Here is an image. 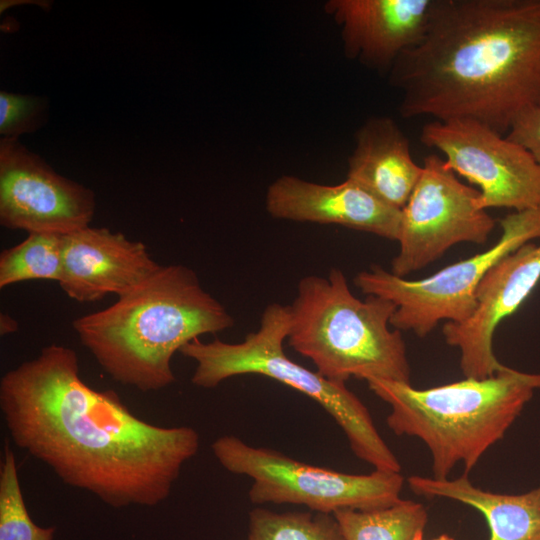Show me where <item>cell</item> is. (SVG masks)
Segmentation results:
<instances>
[{
  "instance_id": "cell-24",
  "label": "cell",
  "mask_w": 540,
  "mask_h": 540,
  "mask_svg": "<svg viewBox=\"0 0 540 540\" xmlns=\"http://www.w3.org/2000/svg\"><path fill=\"white\" fill-rule=\"evenodd\" d=\"M33 4L38 5L43 9H49L51 6L50 1H43V0H1L0 2V12L3 13L7 9L14 7L16 5H23V4Z\"/></svg>"
},
{
  "instance_id": "cell-5",
  "label": "cell",
  "mask_w": 540,
  "mask_h": 540,
  "mask_svg": "<svg viewBox=\"0 0 540 540\" xmlns=\"http://www.w3.org/2000/svg\"><path fill=\"white\" fill-rule=\"evenodd\" d=\"M287 306L289 346L323 377L344 384L351 377L410 383L405 341L389 328L396 305L374 295L355 297L341 269L301 278Z\"/></svg>"
},
{
  "instance_id": "cell-19",
  "label": "cell",
  "mask_w": 540,
  "mask_h": 540,
  "mask_svg": "<svg viewBox=\"0 0 540 540\" xmlns=\"http://www.w3.org/2000/svg\"><path fill=\"white\" fill-rule=\"evenodd\" d=\"M63 236L28 233L19 244L0 255V288L27 281L52 280L62 275Z\"/></svg>"
},
{
  "instance_id": "cell-13",
  "label": "cell",
  "mask_w": 540,
  "mask_h": 540,
  "mask_svg": "<svg viewBox=\"0 0 540 540\" xmlns=\"http://www.w3.org/2000/svg\"><path fill=\"white\" fill-rule=\"evenodd\" d=\"M160 267L142 242L108 228L88 226L63 236L58 283L71 299L95 302L109 294L124 295Z\"/></svg>"
},
{
  "instance_id": "cell-23",
  "label": "cell",
  "mask_w": 540,
  "mask_h": 540,
  "mask_svg": "<svg viewBox=\"0 0 540 540\" xmlns=\"http://www.w3.org/2000/svg\"><path fill=\"white\" fill-rule=\"evenodd\" d=\"M506 136L529 151L540 164V107L523 111L514 120Z\"/></svg>"
},
{
  "instance_id": "cell-26",
  "label": "cell",
  "mask_w": 540,
  "mask_h": 540,
  "mask_svg": "<svg viewBox=\"0 0 540 540\" xmlns=\"http://www.w3.org/2000/svg\"><path fill=\"white\" fill-rule=\"evenodd\" d=\"M432 540H455V539L448 534H442Z\"/></svg>"
},
{
  "instance_id": "cell-15",
  "label": "cell",
  "mask_w": 540,
  "mask_h": 540,
  "mask_svg": "<svg viewBox=\"0 0 540 540\" xmlns=\"http://www.w3.org/2000/svg\"><path fill=\"white\" fill-rule=\"evenodd\" d=\"M435 0H330L326 12L341 26L345 55L389 73L423 38Z\"/></svg>"
},
{
  "instance_id": "cell-8",
  "label": "cell",
  "mask_w": 540,
  "mask_h": 540,
  "mask_svg": "<svg viewBox=\"0 0 540 540\" xmlns=\"http://www.w3.org/2000/svg\"><path fill=\"white\" fill-rule=\"evenodd\" d=\"M500 226L501 235L490 248L428 277L411 280L373 265L359 272L354 284L362 293L396 305L390 324L399 331L422 338L441 321L464 322L476 309L478 286L490 268L523 244L540 239V208L513 211L500 220Z\"/></svg>"
},
{
  "instance_id": "cell-14",
  "label": "cell",
  "mask_w": 540,
  "mask_h": 540,
  "mask_svg": "<svg viewBox=\"0 0 540 540\" xmlns=\"http://www.w3.org/2000/svg\"><path fill=\"white\" fill-rule=\"evenodd\" d=\"M265 204L277 219L337 224L394 241L400 234L401 210L350 179L322 185L284 175L268 187Z\"/></svg>"
},
{
  "instance_id": "cell-25",
  "label": "cell",
  "mask_w": 540,
  "mask_h": 540,
  "mask_svg": "<svg viewBox=\"0 0 540 540\" xmlns=\"http://www.w3.org/2000/svg\"><path fill=\"white\" fill-rule=\"evenodd\" d=\"M19 326L17 321L6 313L0 314V334L8 335L15 333Z\"/></svg>"
},
{
  "instance_id": "cell-22",
  "label": "cell",
  "mask_w": 540,
  "mask_h": 540,
  "mask_svg": "<svg viewBox=\"0 0 540 540\" xmlns=\"http://www.w3.org/2000/svg\"><path fill=\"white\" fill-rule=\"evenodd\" d=\"M48 101L43 97L0 91V134L19 139L45 125Z\"/></svg>"
},
{
  "instance_id": "cell-17",
  "label": "cell",
  "mask_w": 540,
  "mask_h": 540,
  "mask_svg": "<svg viewBox=\"0 0 540 540\" xmlns=\"http://www.w3.org/2000/svg\"><path fill=\"white\" fill-rule=\"evenodd\" d=\"M407 483L419 496L447 498L476 509L486 520L489 540H540V484L524 493L505 494L473 485L467 474L442 480L413 475Z\"/></svg>"
},
{
  "instance_id": "cell-3",
  "label": "cell",
  "mask_w": 540,
  "mask_h": 540,
  "mask_svg": "<svg viewBox=\"0 0 540 540\" xmlns=\"http://www.w3.org/2000/svg\"><path fill=\"white\" fill-rule=\"evenodd\" d=\"M233 324L192 269L168 265L109 307L78 317L73 328L113 380L150 392L175 382L171 361L184 345Z\"/></svg>"
},
{
  "instance_id": "cell-6",
  "label": "cell",
  "mask_w": 540,
  "mask_h": 540,
  "mask_svg": "<svg viewBox=\"0 0 540 540\" xmlns=\"http://www.w3.org/2000/svg\"><path fill=\"white\" fill-rule=\"evenodd\" d=\"M288 330V306L272 303L264 309L258 330L249 333L243 341L202 342L197 338L179 352L196 362L191 377L195 386L214 388L228 378L256 374L305 394L336 421L355 456L376 470L400 472L398 459L379 434L362 401L344 383L330 381L284 353Z\"/></svg>"
},
{
  "instance_id": "cell-20",
  "label": "cell",
  "mask_w": 540,
  "mask_h": 540,
  "mask_svg": "<svg viewBox=\"0 0 540 540\" xmlns=\"http://www.w3.org/2000/svg\"><path fill=\"white\" fill-rule=\"evenodd\" d=\"M246 540H344L332 514L278 513L255 508L249 513Z\"/></svg>"
},
{
  "instance_id": "cell-1",
  "label": "cell",
  "mask_w": 540,
  "mask_h": 540,
  "mask_svg": "<svg viewBox=\"0 0 540 540\" xmlns=\"http://www.w3.org/2000/svg\"><path fill=\"white\" fill-rule=\"evenodd\" d=\"M0 411L18 448L115 509L165 501L200 446L194 428L152 424L90 387L77 353L57 344L1 377Z\"/></svg>"
},
{
  "instance_id": "cell-21",
  "label": "cell",
  "mask_w": 540,
  "mask_h": 540,
  "mask_svg": "<svg viewBox=\"0 0 540 540\" xmlns=\"http://www.w3.org/2000/svg\"><path fill=\"white\" fill-rule=\"evenodd\" d=\"M55 526L41 527L26 508L9 442H5L0 466V540H53Z\"/></svg>"
},
{
  "instance_id": "cell-7",
  "label": "cell",
  "mask_w": 540,
  "mask_h": 540,
  "mask_svg": "<svg viewBox=\"0 0 540 540\" xmlns=\"http://www.w3.org/2000/svg\"><path fill=\"white\" fill-rule=\"evenodd\" d=\"M212 452L228 472L253 480L248 496L253 504L303 505L316 513L374 510L401 500L400 472L374 469L349 474L313 466L278 451L251 446L227 435L216 439Z\"/></svg>"
},
{
  "instance_id": "cell-9",
  "label": "cell",
  "mask_w": 540,
  "mask_h": 540,
  "mask_svg": "<svg viewBox=\"0 0 540 540\" xmlns=\"http://www.w3.org/2000/svg\"><path fill=\"white\" fill-rule=\"evenodd\" d=\"M401 210L399 251L391 272L402 278L435 262L459 243L484 244L495 220L477 204L478 189L461 182L445 160L430 154Z\"/></svg>"
},
{
  "instance_id": "cell-10",
  "label": "cell",
  "mask_w": 540,
  "mask_h": 540,
  "mask_svg": "<svg viewBox=\"0 0 540 540\" xmlns=\"http://www.w3.org/2000/svg\"><path fill=\"white\" fill-rule=\"evenodd\" d=\"M420 141L478 187L481 209L540 208V164L507 136L473 120H432L421 129Z\"/></svg>"
},
{
  "instance_id": "cell-12",
  "label": "cell",
  "mask_w": 540,
  "mask_h": 540,
  "mask_svg": "<svg viewBox=\"0 0 540 540\" xmlns=\"http://www.w3.org/2000/svg\"><path fill=\"white\" fill-rule=\"evenodd\" d=\"M539 281L540 243L528 242L504 256L485 274L476 292V309L467 320L445 323V342L459 350L464 377L486 378L506 366L493 351L495 330L521 307Z\"/></svg>"
},
{
  "instance_id": "cell-4",
  "label": "cell",
  "mask_w": 540,
  "mask_h": 540,
  "mask_svg": "<svg viewBox=\"0 0 540 540\" xmlns=\"http://www.w3.org/2000/svg\"><path fill=\"white\" fill-rule=\"evenodd\" d=\"M366 382L390 406L388 427L396 435L420 439L431 454L433 478L442 480L459 463L468 475L503 439L540 389V373L505 366L486 378L465 377L424 389L377 378Z\"/></svg>"
},
{
  "instance_id": "cell-11",
  "label": "cell",
  "mask_w": 540,
  "mask_h": 540,
  "mask_svg": "<svg viewBox=\"0 0 540 540\" xmlns=\"http://www.w3.org/2000/svg\"><path fill=\"white\" fill-rule=\"evenodd\" d=\"M92 189L57 173L19 139L0 140V223L11 230L67 235L88 227Z\"/></svg>"
},
{
  "instance_id": "cell-16",
  "label": "cell",
  "mask_w": 540,
  "mask_h": 540,
  "mask_svg": "<svg viewBox=\"0 0 540 540\" xmlns=\"http://www.w3.org/2000/svg\"><path fill=\"white\" fill-rule=\"evenodd\" d=\"M355 143L348 159L347 179L402 210L423 167L413 160L409 140L399 125L387 116L372 117L356 132Z\"/></svg>"
},
{
  "instance_id": "cell-2",
  "label": "cell",
  "mask_w": 540,
  "mask_h": 540,
  "mask_svg": "<svg viewBox=\"0 0 540 540\" xmlns=\"http://www.w3.org/2000/svg\"><path fill=\"white\" fill-rule=\"evenodd\" d=\"M388 76L403 118L468 119L504 135L540 107V0H435L422 40Z\"/></svg>"
},
{
  "instance_id": "cell-18",
  "label": "cell",
  "mask_w": 540,
  "mask_h": 540,
  "mask_svg": "<svg viewBox=\"0 0 540 540\" xmlns=\"http://www.w3.org/2000/svg\"><path fill=\"white\" fill-rule=\"evenodd\" d=\"M344 540H423L428 515L412 500L374 510L345 509L333 514Z\"/></svg>"
}]
</instances>
